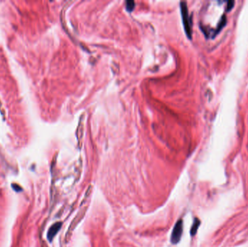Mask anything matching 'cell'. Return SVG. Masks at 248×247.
<instances>
[{"mask_svg": "<svg viewBox=\"0 0 248 247\" xmlns=\"http://www.w3.org/2000/svg\"><path fill=\"white\" fill-rule=\"evenodd\" d=\"M183 232V221L182 220H179L175 224L173 227L172 234L171 237V241L173 244H176L180 241L181 235Z\"/></svg>", "mask_w": 248, "mask_h": 247, "instance_id": "7a4b0ae2", "label": "cell"}, {"mask_svg": "<svg viewBox=\"0 0 248 247\" xmlns=\"http://www.w3.org/2000/svg\"><path fill=\"white\" fill-rule=\"evenodd\" d=\"M61 226V222H56V223H55L54 225H52V226H51V228H49V231L47 233V238H48V239H49V241H52V240H53L54 237L56 236L57 233H58Z\"/></svg>", "mask_w": 248, "mask_h": 247, "instance_id": "3957f363", "label": "cell"}, {"mask_svg": "<svg viewBox=\"0 0 248 247\" xmlns=\"http://www.w3.org/2000/svg\"><path fill=\"white\" fill-rule=\"evenodd\" d=\"M126 6L128 11L131 12L135 7V3L133 1H128V2H126Z\"/></svg>", "mask_w": 248, "mask_h": 247, "instance_id": "5b68a950", "label": "cell"}, {"mask_svg": "<svg viewBox=\"0 0 248 247\" xmlns=\"http://www.w3.org/2000/svg\"><path fill=\"white\" fill-rule=\"evenodd\" d=\"M234 2H231V1H229V2H228V8H227V10L228 11H229V10H231V9L233 8V7H234Z\"/></svg>", "mask_w": 248, "mask_h": 247, "instance_id": "8992f818", "label": "cell"}, {"mask_svg": "<svg viewBox=\"0 0 248 247\" xmlns=\"http://www.w3.org/2000/svg\"><path fill=\"white\" fill-rule=\"evenodd\" d=\"M199 225H200V221H199L197 218H195V220H194L193 225H192V228H191V231H190L191 235H192V236H194L196 234Z\"/></svg>", "mask_w": 248, "mask_h": 247, "instance_id": "277c9868", "label": "cell"}, {"mask_svg": "<svg viewBox=\"0 0 248 247\" xmlns=\"http://www.w3.org/2000/svg\"><path fill=\"white\" fill-rule=\"evenodd\" d=\"M1 106H2V103H1V102H0V107H1Z\"/></svg>", "mask_w": 248, "mask_h": 247, "instance_id": "52a82bcc", "label": "cell"}, {"mask_svg": "<svg viewBox=\"0 0 248 247\" xmlns=\"http://www.w3.org/2000/svg\"><path fill=\"white\" fill-rule=\"evenodd\" d=\"M181 16H182L183 25H184V31L187 33L189 38H192V21L189 15L188 8L186 2H181Z\"/></svg>", "mask_w": 248, "mask_h": 247, "instance_id": "6da1fadb", "label": "cell"}]
</instances>
